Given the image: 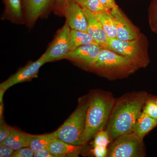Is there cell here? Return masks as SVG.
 I'll use <instances>...</instances> for the list:
<instances>
[{
    "instance_id": "8fae6325",
    "label": "cell",
    "mask_w": 157,
    "mask_h": 157,
    "mask_svg": "<svg viewBox=\"0 0 157 157\" xmlns=\"http://www.w3.org/2000/svg\"><path fill=\"white\" fill-rule=\"evenodd\" d=\"M63 14L71 29L87 32V21L85 13L78 4L70 1Z\"/></svg>"
},
{
    "instance_id": "d6986e66",
    "label": "cell",
    "mask_w": 157,
    "mask_h": 157,
    "mask_svg": "<svg viewBox=\"0 0 157 157\" xmlns=\"http://www.w3.org/2000/svg\"><path fill=\"white\" fill-rule=\"evenodd\" d=\"M5 13L9 18L20 21L22 19L23 0H4Z\"/></svg>"
},
{
    "instance_id": "f546056e",
    "label": "cell",
    "mask_w": 157,
    "mask_h": 157,
    "mask_svg": "<svg viewBox=\"0 0 157 157\" xmlns=\"http://www.w3.org/2000/svg\"><path fill=\"white\" fill-rule=\"evenodd\" d=\"M35 157H56L54 155L48 151L47 149L35 152L34 154Z\"/></svg>"
},
{
    "instance_id": "cb8c5ba5",
    "label": "cell",
    "mask_w": 157,
    "mask_h": 157,
    "mask_svg": "<svg viewBox=\"0 0 157 157\" xmlns=\"http://www.w3.org/2000/svg\"><path fill=\"white\" fill-rule=\"evenodd\" d=\"M94 138L93 147L98 145L107 147L111 141L106 130H102L98 132Z\"/></svg>"
},
{
    "instance_id": "2e32d148",
    "label": "cell",
    "mask_w": 157,
    "mask_h": 157,
    "mask_svg": "<svg viewBox=\"0 0 157 157\" xmlns=\"http://www.w3.org/2000/svg\"><path fill=\"white\" fill-rule=\"evenodd\" d=\"M30 135L21 131L14 128L11 135L0 144L6 145L17 150L22 147H29Z\"/></svg>"
},
{
    "instance_id": "5b68a950",
    "label": "cell",
    "mask_w": 157,
    "mask_h": 157,
    "mask_svg": "<svg viewBox=\"0 0 157 157\" xmlns=\"http://www.w3.org/2000/svg\"><path fill=\"white\" fill-rule=\"evenodd\" d=\"M88 104V101L86 98L81 100L74 112L55 132L56 138L72 145H84V134Z\"/></svg>"
},
{
    "instance_id": "6da1fadb",
    "label": "cell",
    "mask_w": 157,
    "mask_h": 157,
    "mask_svg": "<svg viewBox=\"0 0 157 157\" xmlns=\"http://www.w3.org/2000/svg\"><path fill=\"white\" fill-rule=\"evenodd\" d=\"M148 95L144 91L132 92L115 99L105 129L110 141L132 132Z\"/></svg>"
},
{
    "instance_id": "9c48e42d",
    "label": "cell",
    "mask_w": 157,
    "mask_h": 157,
    "mask_svg": "<svg viewBox=\"0 0 157 157\" xmlns=\"http://www.w3.org/2000/svg\"><path fill=\"white\" fill-rule=\"evenodd\" d=\"M45 63H46L45 59L42 55L36 61L32 62L27 65L1 83L0 90L5 92L6 90L14 85L30 81L33 78H36L39 69Z\"/></svg>"
},
{
    "instance_id": "8992f818",
    "label": "cell",
    "mask_w": 157,
    "mask_h": 157,
    "mask_svg": "<svg viewBox=\"0 0 157 157\" xmlns=\"http://www.w3.org/2000/svg\"><path fill=\"white\" fill-rule=\"evenodd\" d=\"M146 156L143 139L134 133L122 135L113 140L107 149V157H143Z\"/></svg>"
},
{
    "instance_id": "277c9868",
    "label": "cell",
    "mask_w": 157,
    "mask_h": 157,
    "mask_svg": "<svg viewBox=\"0 0 157 157\" xmlns=\"http://www.w3.org/2000/svg\"><path fill=\"white\" fill-rule=\"evenodd\" d=\"M101 46L129 59L140 68H146L150 63L148 40L142 33L139 36L132 40L108 38L106 43Z\"/></svg>"
},
{
    "instance_id": "52a82bcc",
    "label": "cell",
    "mask_w": 157,
    "mask_h": 157,
    "mask_svg": "<svg viewBox=\"0 0 157 157\" xmlns=\"http://www.w3.org/2000/svg\"><path fill=\"white\" fill-rule=\"evenodd\" d=\"M70 31L71 29L66 21L63 26L59 31L47 50L42 55L45 63L66 58L71 51L70 39Z\"/></svg>"
},
{
    "instance_id": "7402d4cb",
    "label": "cell",
    "mask_w": 157,
    "mask_h": 157,
    "mask_svg": "<svg viewBox=\"0 0 157 157\" xmlns=\"http://www.w3.org/2000/svg\"><path fill=\"white\" fill-rule=\"evenodd\" d=\"M142 111L157 120V96L148 95Z\"/></svg>"
},
{
    "instance_id": "5bb4252c",
    "label": "cell",
    "mask_w": 157,
    "mask_h": 157,
    "mask_svg": "<svg viewBox=\"0 0 157 157\" xmlns=\"http://www.w3.org/2000/svg\"><path fill=\"white\" fill-rule=\"evenodd\" d=\"M80 146L72 145L54 137L49 141L46 149L56 157H64L70 155H77Z\"/></svg>"
},
{
    "instance_id": "484cf974",
    "label": "cell",
    "mask_w": 157,
    "mask_h": 157,
    "mask_svg": "<svg viewBox=\"0 0 157 157\" xmlns=\"http://www.w3.org/2000/svg\"><path fill=\"white\" fill-rule=\"evenodd\" d=\"M34 154L35 152L30 147H26L15 150L11 157H33Z\"/></svg>"
},
{
    "instance_id": "603a6c76",
    "label": "cell",
    "mask_w": 157,
    "mask_h": 157,
    "mask_svg": "<svg viewBox=\"0 0 157 157\" xmlns=\"http://www.w3.org/2000/svg\"><path fill=\"white\" fill-rule=\"evenodd\" d=\"M147 13L149 26L152 32L157 35V0H152Z\"/></svg>"
},
{
    "instance_id": "e0dca14e",
    "label": "cell",
    "mask_w": 157,
    "mask_h": 157,
    "mask_svg": "<svg viewBox=\"0 0 157 157\" xmlns=\"http://www.w3.org/2000/svg\"><path fill=\"white\" fill-rule=\"evenodd\" d=\"M108 38H116V26L110 10L94 12Z\"/></svg>"
},
{
    "instance_id": "ac0fdd59",
    "label": "cell",
    "mask_w": 157,
    "mask_h": 157,
    "mask_svg": "<svg viewBox=\"0 0 157 157\" xmlns=\"http://www.w3.org/2000/svg\"><path fill=\"white\" fill-rule=\"evenodd\" d=\"M71 51L81 45L93 44L100 45L87 32L71 29L70 36Z\"/></svg>"
},
{
    "instance_id": "ba28073f",
    "label": "cell",
    "mask_w": 157,
    "mask_h": 157,
    "mask_svg": "<svg viewBox=\"0 0 157 157\" xmlns=\"http://www.w3.org/2000/svg\"><path fill=\"white\" fill-rule=\"evenodd\" d=\"M116 26V38L122 40L135 39L141 33L140 29L134 25L122 9L117 5L110 9Z\"/></svg>"
},
{
    "instance_id": "44dd1931",
    "label": "cell",
    "mask_w": 157,
    "mask_h": 157,
    "mask_svg": "<svg viewBox=\"0 0 157 157\" xmlns=\"http://www.w3.org/2000/svg\"><path fill=\"white\" fill-rule=\"evenodd\" d=\"M85 9L93 12L109 10L105 8L99 0H70Z\"/></svg>"
},
{
    "instance_id": "ffe728a7",
    "label": "cell",
    "mask_w": 157,
    "mask_h": 157,
    "mask_svg": "<svg viewBox=\"0 0 157 157\" xmlns=\"http://www.w3.org/2000/svg\"><path fill=\"white\" fill-rule=\"evenodd\" d=\"M54 137H56L55 132L44 135H30L29 147L34 152L45 149L49 141Z\"/></svg>"
},
{
    "instance_id": "7a4b0ae2",
    "label": "cell",
    "mask_w": 157,
    "mask_h": 157,
    "mask_svg": "<svg viewBox=\"0 0 157 157\" xmlns=\"http://www.w3.org/2000/svg\"><path fill=\"white\" fill-rule=\"evenodd\" d=\"M88 101L85 144L94 138L98 132L106 128L115 99L110 93L96 90L91 93Z\"/></svg>"
},
{
    "instance_id": "9a60e30c",
    "label": "cell",
    "mask_w": 157,
    "mask_h": 157,
    "mask_svg": "<svg viewBox=\"0 0 157 157\" xmlns=\"http://www.w3.org/2000/svg\"><path fill=\"white\" fill-rule=\"evenodd\" d=\"M157 126V120L142 111L137 119L132 132L143 139L147 134Z\"/></svg>"
},
{
    "instance_id": "d4e9b609",
    "label": "cell",
    "mask_w": 157,
    "mask_h": 157,
    "mask_svg": "<svg viewBox=\"0 0 157 157\" xmlns=\"http://www.w3.org/2000/svg\"><path fill=\"white\" fill-rule=\"evenodd\" d=\"M14 128L8 125L3 121H1L0 125V143H2L6 138L9 137Z\"/></svg>"
},
{
    "instance_id": "f1b7e54d",
    "label": "cell",
    "mask_w": 157,
    "mask_h": 157,
    "mask_svg": "<svg viewBox=\"0 0 157 157\" xmlns=\"http://www.w3.org/2000/svg\"><path fill=\"white\" fill-rule=\"evenodd\" d=\"M0 157H10L12 156L15 150L9 146L0 144Z\"/></svg>"
},
{
    "instance_id": "4316f807",
    "label": "cell",
    "mask_w": 157,
    "mask_h": 157,
    "mask_svg": "<svg viewBox=\"0 0 157 157\" xmlns=\"http://www.w3.org/2000/svg\"><path fill=\"white\" fill-rule=\"evenodd\" d=\"M70 0H55L54 8L58 14H63L65 9Z\"/></svg>"
},
{
    "instance_id": "7c38bea8",
    "label": "cell",
    "mask_w": 157,
    "mask_h": 157,
    "mask_svg": "<svg viewBox=\"0 0 157 157\" xmlns=\"http://www.w3.org/2000/svg\"><path fill=\"white\" fill-rule=\"evenodd\" d=\"M55 0H23V4L29 25L36 22L54 3Z\"/></svg>"
},
{
    "instance_id": "4fadbf2b",
    "label": "cell",
    "mask_w": 157,
    "mask_h": 157,
    "mask_svg": "<svg viewBox=\"0 0 157 157\" xmlns=\"http://www.w3.org/2000/svg\"><path fill=\"white\" fill-rule=\"evenodd\" d=\"M84 10L87 21V33L102 46L108 38L101 24L93 12L85 9Z\"/></svg>"
},
{
    "instance_id": "83f0119b",
    "label": "cell",
    "mask_w": 157,
    "mask_h": 157,
    "mask_svg": "<svg viewBox=\"0 0 157 157\" xmlns=\"http://www.w3.org/2000/svg\"><path fill=\"white\" fill-rule=\"evenodd\" d=\"M107 147L104 146H94L91 150L93 154L96 157H105L107 156Z\"/></svg>"
},
{
    "instance_id": "3957f363",
    "label": "cell",
    "mask_w": 157,
    "mask_h": 157,
    "mask_svg": "<svg viewBox=\"0 0 157 157\" xmlns=\"http://www.w3.org/2000/svg\"><path fill=\"white\" fill-rule=\"evenodd\" d=\"M140 68L129 59L103 48L88 69L109 80H115L127 78Z\"/></svg>"
},
{
    "instance_id": "30bf717a",
    "label": "cell",
    "mask_w": 157,
    "mask_h": 157,
    "mask_svg": "<svg viewBox=\"0 0 157 157\" xmlns=\"http://www.w3.org/2000/svg\"><path fill=\"white\" fill-rule=\"evenodd\" d=\"M103 48L101 45L95 44L81 45L71 50L65 59L76 62L88 69L95 61Z\"/></svg>"
},
{
    "instance_id": "4dcf8cb0",
    "label": "cell",
    "mask_w": 157,
    "mask_h": 157,
    "mask_svg": "<svg viewBox=\"0 0 157 157\" xmlns=\"http://www.w3.org/2000/svg\"><path fill=\"white\" fill-rule=\"evenodd\" d=\"M101 4L109 10L112 9L117 6L115 0H99Z\"/></svg>"
}]
</instances>
